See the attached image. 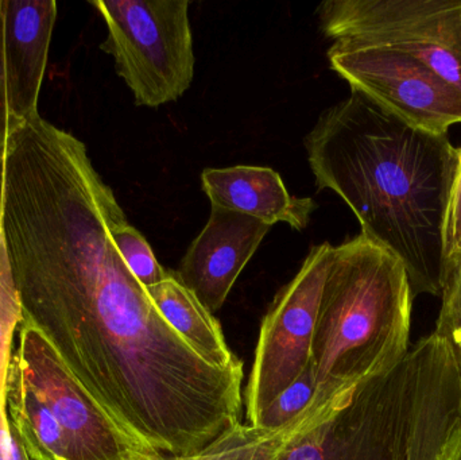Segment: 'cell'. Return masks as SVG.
<instances>
[{"instance_id":"1","label":"cell","mask_w":461,"mask_h":460,"mask_svg":"<svg viewBox=\"0 0 461 460\" xmlns=\"http://www.w3.org/2000/svg\"><path fill=\"white\" fill-rule=\"evenodd\" d=\"M317 189L341 197L368 239L405 265L414 297L440 296L443 234L459 148L390 115L351 89L305 137Z\"/></svg>"},{"instance_id":"2","label":"cell","mask_w":461,"mask_h":460,"mask_svg":"<svg viewBox=\"0 0 461 460\" xmlns=\"http://www.w3.org/2000/svg\"><path fill=\"white\" fill-rule=\"evenodd\" d=\"M460 431L459 367L432 334L325 402L278 460H447Z\"/></svg>"},{"instance_id":"3","label":"cell","mask_w":461,"mask_h":460,"mask_svg":"<svg viewBox=\"0 0 461 460\" xmlns=\"http://www.w3.org/2000/svg\"><path fill=\"white\" fill-rule=\"evenodd\" d=\"M413 300L405 265L392 251L363 234L333 246L312 342L313 404L408 356Z\"/></svg>"},{"instance_id":"4","label":"cell","mask_w":461,"mask_h":460,"mask_svg":"<svg viewBox=\"0 0 461 460\" xmlns=\"http://www.w3.org/2000/svg\"><path fill=\"white\" fill-rule=\"evenodd\" d=\"M107 26L100 49L115 61L135 104L158 108L180 99L194 76L186 0H95Z\"/></svg>"},{"instance_id":"5","label":"cell","mask_w":461,"mask_h":460,"mask_svg":"<svg viewBox=\"0 0 461 460\" xmlns=\"http://www.w3.org/2000/svg\"><path fill=\"white\" fill-rule=\"evenodd\" d=\"M316 13L333 42L402 51L461 91V0H328Z\"/></svg>"},{"instance_id":"6","label":"cell","mask_w":461,"mask_h":460,"mask_svg":"<svg viewBox=\"0 0 461 460\" xmlns=\"http://www.w3.org/2000/svg\"><path fill=\"white\" fill-rule=\"evenodd\" d=\"M333 246H313L300 272L276 293L258 339L246 388V419L257 426L263 410L309 366L322 286Z\"/></svg>"},{"instance_id":"7","label":"cell","mask_w":461,"mask_h":460,"mask_svg":"<svg viewBox=\"0 0 461 460\" xmlns=\"http://www.w3.org/2000/svg\"><path fill=\"white\" fill-rule=\"evenodd\" d=\"M330 69L390 115L435 134L461 123V91L421 59L387 46L333 42Z\"/></svg>"},{"instance_id":"8","label":"cell","mask_w":461,"mask_h":460,"mask_svg":"<svg viewBox=\"0 0 461 460\" xmlns=\"http://www.w3.org/2000/svg\"><path fill=\"white\" fill-rule=\"evenodd\" d=\"M13 361L67 437L69 460H140L158 455L127 435L68 369L34 326L22 321Z\"/></svg>"},{"instance_id":"9","label":"cell","mask_w":461,"mask_h":460,"mask_svg":"<svg viewBox=\"0 0 461 460\" xmlns=\"http://www.w3.org/2000/svg\"><path fill=\"white\" fill-rule=\"evenodd\" d=\"M270 229L252 216L212 205L176 275L211 313L218 312Z\"/></svg>"},{"instance_id":"10","label":"cell","mask_w":461,"mask_h":460,"mask_svg":"<svg viewBox=\"0 0 461 460\" xmlns=\"http://www.w3.org/2000/svg\"><path fill=\"white\" fill-rule=\"evenodd\" d=\"M8 107L15 124L38 113L57 21L56 0H2Z\"/></svg>"},{"instance_id":"11","label":"cell","mask_w":461,"mask_h":460,"mask_svg":"<svg viewBox=\"0 0 461 460\" xmlns=\"http://www.w3.org/2000/svg\"><path fill=\"white\" fill-rule=\"evenodd\" d=\"M202 184L211 205L252 216L271 227L284 221L303 231L319 208L311 197L290 194L281 176L270 167H211L203 172Z\"/></svg>"},{"instance_id":"12","label":"cell","mask_w":461,"mask_h":460,"mask_svg":"<svg viewBox=\"0 0 461 460\" xmlns=\"http://www.w3.org/2000/svg\"><path fill=\"white\" fill-rule=\"evenodd\" d=\"M146 292L167 326L197 356L221 369H244L243 362L227 345L221 323L175 272H169L167 280L146 288Z\"/></svg>"},{"instance_id":"13","label":"cell","mask_w":461,"mask_h":460,"mask_svg":"<svg viewBox=\"0 0 461 460\" xmlns=\"http://www.w3.org/2000/svg\"><path fill=\"white\" fill-rule=\"evenodd\" d=\"M5 412L32 460H69L61 426L13 358L5 386Z\"/></svg>"},{"instance_id":"14","label":"cell","mask_w":461,"mask_h":460,"mask_svg":"<svg viewBox=\"0 0 461 460\" xmlns=\"http://www.w3.org/2000/svg\"><path fill=\"white\" fill-rule=\"evenodd\" d=\"M316 404L278 429H265L249 424H238L197 453L183 456L158 455L140 460H278L287 443L311 420Z\"/></svg>"},{"instance_id":"15","label":"cell","mask_w":461,"mask_h":460,"mask_svg":"<svg viewBox=\"0 0 461 460\" xmlns=\"http://www.w3.org/2000/svg\"><path fill=\"white\" fill-rule=\"evenodd\" d=\"M23 321L21 294L14 277L5 232L0 227V412L5 413V386L13 358L14 334Z\"/></svg>"},{"instance_id":"16","label":"cell","mask_w":461,"mask_h":460,"mask_svg":"<svg viewBox=\"0 0 461 460\" xmlns=\"http://www.w3.org/2000/svg\"><path fill=\"white\" fill-rule=\"evenodd\" d=\"M111 239L130 272L145 288L167 280L169 272L159 265L146 238L127 221L119 219L111 229Z\"/></svg>"},{"instance_id":"17","label":"cell","mask_w":461,"mask_h":460,"mask_svg":"<svg viewBox=\"0 0 461 460\" xmlns=\"http://www.w3.org/2000/svg\"><path fill=\"white\" fill-rule=\"evenodd\" d=\"M316 391V372L311 361L305 372L263 410L255 427L278 429L292 423L295 418L311 407Z\"/></svg>"},{"instance_id":"18","label":"cell","mask_w":461,"mask_h":460,"mask_svg":"<svg viewBox=\"0 0 461 460\" xmlns=\"http://www.w3.org/2000/svg\"><path fill=\"white\" fill-rule=\"evenodd\" d=\"M440 297V313L433 334L448 346L461 374V262L447 269Z\"/></svg>"},{"instance_id":"19","label":"cell","mask_w":461,"mask_h":460,"mask_svg":"<svg viewBox=\"0 0 461 460\" xmlns=\"http://www.w3.org/2000/svg\"><path fill=\"white\" fill-rule=\"evenodd\" d=\"M444 264L446 272L449 267L461 262V148H459V167L449 194L443 234Z\"/></svg>"},{"instance_id":"20","label":"cell","mask_w":461,"mask_h":460,"mask_svg":"<svg viewBox=\"0 0 461 460\" xmlns=\"http://www.w3.org/2000/svg\"><path fill=\"white\" fill-rule=\"evenodd\" d=\"M15 126L8 107L7 81H5V49H3V5L0 0V150L5 146L11 130Z\"/></svg>"},{"instance_id":"21","label":"cell","mask_w":461,"mask_h":460,"mask_svg":"<svg viewBox=\"0 0 461 460\" xmlns=\"http://www.w3.org/2000/svg\"><path fill=\"white\" fill-rule=\"evenodd\" d=\"M0 460H32L5 413L0 412Z\"/></svg>"},{"instance_id":"22","label":"cell","mask_w":461,"mask_h":460,"mask_svg":"<svg viewBox=\"0 0 461 460\" xmlns=\"http://www.w3.org/2000/svg\"><path fill=\"white\" fill-rule=\"evenodd\" d=\"M447 460H461V431L455 439L454 445H452L451 450H449Z\"/></svg>"}]
</instances>
